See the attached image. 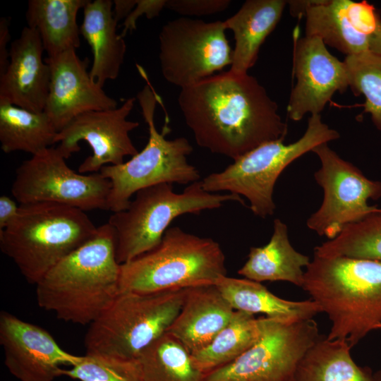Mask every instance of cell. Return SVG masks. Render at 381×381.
Masks as SVG:
<instances>
[{
	"label": "cell",
	"mask_w": 381,
	"mask_h": 381,
	"mask_svg": "<svg viewBox=\"0 0 381 381\" xmlns=\"http://www.w3.org/2000/svg\"><path fill=\"white\" fill-rule=\"evenodd\" d=\"M178 103L198 145L234 161L288 132L277 103L248 73L210 75L181 89Z\"/></svg>",
	"instance_id": "1"
},
{
	"label": "cell",
	"mask_w": 381,
	"mask_h": 381,
	"mask_svg": "<svg viewBox=\"0 0 381 381\" xmlns=\"http://www.w3.org/2000/svg\"><path fill=\"white\" fill-rule=\"evenodd\" d=\"M120 272L114 231L107 223L35 285L37 304L63 321L90 325L120 292Z\"/></svg>",
	"instance_id": "2"
},
{
	"label": "cell",
	"mask_w": 381,
	"mask_h": 381,
	"mask_svg": "<svg viewBox=\"0 0 381 381\" xmlns=\"http://www.w3.org/2000/svg\"><path fill=\"white\" fill-rule=\"evenodd\" d=\"M302 289L327 315V339L344 340L352 348L381 330V261L314 255Z\"/></svg>",
	"instance_id": "3"
},
{
	"label": "cell",
	"mask_w": 381,
	"mask_h": 381,
	"mask_svg": "<svg viewBox=\"0 0 381 381\" xmlns=\"http://www.w3.org/2000/svg\"><path fill=\"white\" fill-rule=\"evenodd\" d=\"M97 230L80 209L49 202L21 204L15 219L0 230V248L36 285Z\"/></svg>",
	"instance_id": "4"
},
{
	"label": "cell",
	"mask_w": 381,
	"mask_h": 381,
	"mask_svg": "<svg viewBox=\"0 0 381 381\" xmlns=\"http://www.w3.org/2000/svg\"><path fill=\"white\" fill-rule=\"evenodd\" d=\"M226 275L225 255L217 241L174 226L157 247L121 265L119 290L155 293L215 285Z\"/></svg>",
	"instance_id": "5"
},
{
	"label": "cell",
	"mask_w": 381,
	"mask_h": 381,
	"mask_svg": "<svg viewBox=\"0 0 381 381\" xmlns=\"http://www.w3.org/2000/svg\"><path fill=\"white\" fill-rule=\"evenodd\" d=\"M138 68L147 81L136 99L147 125L149 137L145 147L131 159L119 165H106L99 171L111 183L108 210L113 212L124 210L131 196L141 189L160 183L189 185L200 179L199 171L188 162L187 157L193 150L188 140L183 137L167 139L169 128L166 126L162 133L157 129L155 112L162 99L144 70L138 66Z\"/></svg>",
	"instance_id": "6"
},
{
	"label": "cell",
	"mask_w": 381,
	"mask_h": 381,
	"mask_svg": "<svg viewBox=\"0 0 381 381\" xmlns=\"http://www.w3.org/2000/svg\"><path fill=\"white\" fill-rule=\"evenodd\" d=\"M228 201L243 203L236 195L205 190L200 181L179 193L170 183L138 190L128 206L113 212L107 222L114 231L117 262L121 265L157 247L169 224L180 215L217 209Z\"/></svg>",
	"instance_id": "7"
},
{
	"label": "cell",
	"mask_w": 381,
	"mask_h": 381,
	"mask_svg": "<svg viewBox=\"0 0 381 381\" xmlns=\"http://www.w3.org/2000/svg\"><path fill=\"white\" fill-rule=\"evenodd\" d=\"M339 138V133L311 115L304 134L296 141L285 144L284 139L265 143L246 153L223 171L212 173L201 181L210 193L228 191L248 199L253 213L261 218L274 214L273 192L283 171L294 160L312 152L318 145Z\"/></svg>",
	"instance_id": "8"
},
{
	"label": "cell",
	"mask_w": 381,
	"mask_h": 381,
	"mask_svg": "<svg viewBox=\"0 0 381 381\" xmlns=\"http://www.w3.org/2000/svg\"><path fill=\"white\" fill-rule=\"evenodd\" d=\"M185 289L120 291L89 325L84 341L85 353L137 358L167 332L181 310Z\"/></svg>",
	"instance_id": "9"
},
{
	"label": "cell",
	"mask_w": 381,
	"mask_h": 381,
	"mask_svg": "<svg viewBox=\"0 0 381 381\" xmlns=\"http://www.w3.org/2000/svg\"><path fill=\"white\" fill-rule=\"evenodd\" d=\"M260 339L233 362L202 381H291L307 350L322 336L313 319L283 321L261 317Z\"/></svg>",
	"instance_id": "10"
},
{
	"label": "cell",
	"mask_w": 381,
	"mask_h": 381,
	"mask_svg": "<svg viewBox=\"0 0 381 381\" xmlns=\"http://www.w3.org/2000/svg\"><path fill=\"white\" fill-rule=\"evenodd\" d=\"M224 21L206 23L181 17L167 22L159 35V60L164 79L181 89L232 64L233 50Z\"/></svg>",
	"instance_id": "11"
},
{
	"label": "cell",
	"mask_w": 381,
	"mask_h": 381,
	"mask_svg": "<svg viewBox=\"0 0 381 381\" xmlns=\"http://www.w3.org/2000/svg\"><path fill=\"white\" fill-rule=\"evenodd\" d=\"M320 167L314 173L323 189L319 209L306 222L309 229L329 239L347 225L381 213V207L368 205L381 198V181L369 179L351 162L340 157L327 143L315 147Z\"/></svg>",
	"instance_id": "12"
},
{
	"label": "cell",
	"mask_w": 381,
	"mask_h": 381,
	"mask_svg": "<svg viewBox=\"0 0 381 381\" xmlns=\"http://www.w3.org/2000/svg\"><path fill=\"white\" fill-rule=\"evenodd\" d=\"M57 147H50L16 169L11 193L21 204L56 202L80 209L107 210L111 183L100 172L71 169Z\"/></svg>",
	"instance_id": "13"
},
{
	"label": "cell",
	"mask_w": 381,
	"mask_h": 381,
	"mask_svg": "<svg viewBox=\"0 0 381 381\" xmlns=\"http://www.w3.org/2000/svg\"><path fill=\"white\" fill-rule=\"evenodd\" d=\"M135 100L131 97L120 107L78 115L57 133L55 143L59 145L56 147L68 159L80 150V141L87 143L92 154L79 166L78 172L81 174L97 173L108 164L123 163L125 157H133L138 152L129 133L140 123L127 119Z\"/></svg>",
	"instance_id": "14"
},
{
	"label": "cell",
	"mask_w": 381,
	"mask_h": 381,
	"mask_svg": "<svg viewBox=\"0 0 381 381\" xmlns=\"http://www.w3.org/2000/svg\"><path fill=\"white\" fill-rule=\"evenodd\" d=\"M293 73L296 83L287 106L290 119L298 121L307 114H320L336 92H344L349 86L344 61L326 48L318 37H300L294 34Z\"/></svg>",
	"instance_id": "15"
},
{
	"label": "cell",
	"mask_w": 381,
	"mask_h": 381,
	"mask_svg": "<svg viewBox=\"0 0 381 381\" xmlns=\"http://www.w3.org/2000/svg\"><path fill=\"white\" fill-rule=\"evenodd\" d=\"M0 344L6 367L20 381H53L61 376V366L73 367L83 357L61 348L44 328L4 310L0 313Z\"/></svg>",
	"instance_id": "16"
},
{
	"label": "cell",
	"mask_w": 381,
	"mask_h": 381,
	"mask_svg": "<svg viewBox=\"0 0 381 381\" xmlns=\"http://www.w3.org/2000/svg\"><path fill=\"white\" fill-rule=\"evenodd\" d=\"M44 60L51 76L44 111L58 133L81 114L117 107L116 100L91 78L87 70L88 59H81L76 50Z\"/></svg>",
	"instance_id": "17"
},
{
	"label": "cell",
	"mask_w": 381,
	"mask_h": 381,
	"mask_svg": "<svg viewBox=\"0 0 381 381\" xmlns=\"http://www.w3.org/2000/svg\"><path fill=\"white\" fill-rule=\"evenodd\" d=\"M306 35L316 36L346 56L369 51L380 14L367 1L321 0L307 10Z\"/></svg>",
	"instance_id": "18"
},
{
	"label": "cell",
	"mask_w": 381,
	"mask_h": 381,
	"mask_svg": "<svg viewBox=\"0 0 381 381\" xmlns=\"http://www.w3.org/2000/svg\"><path fill=\"white\" fill-rule=\"evenodd\" d=\"M38 32L28 26L12 42L9 63L0 75V102L34 111L45 109L50 84V67L42 58Z\"/></svg>",
	"instance_id": "19"
},
{
	"label": "cell",
	"mask_w": 381,
	"mask_h": 381,
	"mask_svg": "<svg viewBox=\"0 0 381 381\" xmlns=\"http://www.w3.org/2000/svg\"><path fill=\"white\" fill-rule=\"evenodd\" d=\"M234 312L215 285L189 287L185 289L181 310L167 332L192 353L206 346Z\"/></svg>",
	"instance_id": "20"
},
{
	"label": "cell",
	"mask_w": 381,
	"mask_h": 381,
	"mask_svg": "<svg viewBox=\"0 0 381 381\" xmlns=\"http://www.w3.org/2000/svg\"><path fill=\"white\" fill-rule=\"evenodd\" d=\"M114 1H88L83 8L80 34L91 47L93 62L91 78L103 87L109 80L116 79L123 63L126 45L117 34L118 22L113 15Z\"/></svg>",
	"instance_id": "21"
},
{
	"label": "cell",
	"mask_w": 381,
	"mask_h": 381,
	"mask_svg": "<svg viewBox=\"0 0 381 381\" xmlns=\"http://www.w3.org/2000/svg\"><path fill=\"white\" fill-rule=\"evenodd\" d=\"M285 0H248L232 16L224 20L234 33L235 47L229 71L246 73L255 64L260 48L279 21Z\"/></svg>",
	"instance_id": "22"
},
{
	"label": "cell",
	"mask_w": 381,
	"mask_h": 381,
	"mask_svg": "<svg viewBox=\"0 0 381 381\" xmlns=\"http://www.w3.org/2000/svg\"><path fill=\"white\" fill-rule=\"evenodd\" d=\"M310 262L308 256L291 246L286 224L275 219L270 241L263 246L251 247L246 262L238 273L260 283L283 281L302 288L303 268H306Z\"/></svg>",
	"instance_id": "23"
},
{
	"label": "cell",
	"mask_w": 381,
	"mask_h": 381,
	"mask_svg": "<svg viewBox=\"0 0 381 381\" xmlns=\"http://www.w3.org/2000/svg\"><path fill=\"white\" fill-rule=\"evenodd\" d=\"M215 286L234 310L252 315L263 313L267 318L283 321L313 319L320 313L312 299L292 301L282 298L260 282L248 279L222 277Z\"/></svg>",
	"instance_id": "24"
},
{
	"label": "cell",
	"mask_w": 381,
	"mask_h": 381,
	"mask_svg": "<svg viewBox=\"0 0 381 381\" xmlns=\"http://www.w3.org/2000/svg\"><path fill=\"white\" fill-rule=\"evenodd\" d=\"M89 0H30L28 26L36 30L47 57H54L80 47L77 16Z\"/></svg>",
	"instance_id": "25"
},
{
	"label": "cell",
	"mask_w": 381,
	"mask_h": 381,
	"mask_svg": "<svg viewBox=\"0 0 381 381\" xmlns=\"http://www.w3.org/2000/svg\"><path fill=\"white\" fill-rule=\"evenodd\" d=\"M344 340L322 336L305 353L291 381H372V374L358 366Z\"/></svg>",
	"instance_id": "26"
},
{
	"label": "cell",
	"mask_w": 381,
	"mask_h": 381,
	"mask_svg": "<svg viewBox=\"0 0 381 381\" xmlns=\"http://www.w3.org/2000/svg\"><path fill=\"white\" fill-rule=\"evenodd\" d=\"M57 131L44 111H31L0 102V143L6 153L36 155L56 144Z\"/></svg>",
	"instance_id": "27"
},
{
	"label": "cell",
	"mask_w": 381,
	"mask_h": 381,
	"mask_svg": "<svg viewBox=\"0 0 381 381\" xmlns=\"http://www.w3.org/2000/svg\"><path fill=\"white\" fill-rule=\"evenodd\" d=\"M261 317L235 310L229 322L202 349L190 353L195 366L204 375L238 358L260 337Z\"/></svg>",
	"instance_id": "28"
},
{
	"label": "cell",
	"mask_w": 381,
	"mask_h": 381,
	"mask_svg": "<svg viewBox=\"0 0 381 381\" xmlns=\"http://www.w3.org/2000/svg\"><path fill=\"white\" fill-rule=\"evenodd\" d=\"M143 381H202L204 374L194 365L190 353L166 332L137 358Z\"/></svg>",
	"instance_id": "29"
},
{
	"label": "cell",
	"mask_w": 381,
	"mask_h": 381,
	"mask_svg": "<svg viewBox=\"0 0 381 381\" xmlns=\"http://www.w3.org/2000/svg\"><path fill=\"white\" fill-rule=\"evenodd\" d=\"M314 255L381 261V213L346 226L336 237L315 247Z\"/></svg>",
	"instance_id": "30"
},
{
	"label": "cell",
	"mask_w": 381,
	"mask_h": 381,
	"mask_svg": "<svg viewBox=\"0 0 381 381\" xmlns=\"http://www.w3.org/2000/svg\"><path fill=\"white\" fill-rule=\"evenodd\" d=\"M349 87L355 95L365 97L364 112L369 113L381 131V55L370 51L346 56Z\"/></svg>",
	"instance_id": "31"
},
{
	"label": "cell",
	"mask_w": 381,
	"mask_h": 381,
	"mask_svg": "<svg viewBox=\"0 0 381 381\" xmlns=\"http://www.w3.org/2000/svg\"><path fill=\"white\" fill-rule=\"evenodd\" d=\"M63 375L80 381H143L137 358L89 353L70 369L63 368Z\"/></svg>",
	"instance_id": "32"
},
{
	"label": "cell",
	"mask_w": 381,
	"mask_h": 381,
	"mask_svg": "<svg viewBox=\"0 0 381 381\" xmlns=\"http://www.w3.org/2000/svg\"><path fill=\"white\" fill-rule=\"evenodd\" d=\"M229 0H167L165 8L182 16L212 15L226 10Z\"/></svg>",
	"instance_id": "33"
},
{
	"label": "cell",
	"mask_w": 381,
	"mask_h": 381,
	"mask_svg": "<svg viewBox=\"0 0 381 381\" xmlns=\"http://www.w3.org/2000/svg\"><path fill=\"white\" fill-rule=\"evenodd\" d=\"M166 3L167 0H137L134 9L124 20L120 36L123 38L128 32L135 29L136 20L141 16L145 15L150 19L157 16L165 8Z\"/></svg>",
	"instance_id": "34"
},
{
	"label": "cell",
	"mask_w": 381,
	"mask_h": 381,
	"mask_svg": "<svg viewBox=\"0 0 381 381\" xmlns=\"http://www.w3.org/2000/svg\"><path fill=\"white\" fill-rule=\"evenodd\" d=\"M9 40V20L6 18H1L0 20V75L5 72L9 63V49H7Z\"/></svg>",
	"instance_id": "35"
},
{
	"label": "cell",
	"mask_w": 381,
	"mask_h": 381,
	"mask_svg": "<svg viewBox=\"0 0 381 381\" xmlns=\"http://www.w3.org/2000/svg\"><path fill=\"white\" fill-rule=\"evenodd\" d=\"M19 206L6 195L0 197V230H3L15 219Z\"/></svg>",
	"instance_id": "36"
},
{
	"label": "cell",
	"mask_w": 381,
	"mask_h": 381,
	"mask_svg": "<svg viewBox=\"0 0 381 381\" xmlns=\"http://www.w3.org/2000/svg\"><path fill=\"white\" fill-rule=\"evenodd\" d=\"M137 0H115L113 6V15L119 22L126 18L135 6Z\"/></svg>",
	"instance_id": "37"
},
{
	"label": "cell",
	"mask_w": 381,
	"mask_h": 381,
	"mask_svg": "<svg viewBox=\"0 0 381 381\" xmlns=\"http://www.w3.org/2000/svg\"><path fill=\"white\" fill-rule=\"evenodd\" d=\"M321 0H291L287 1L291 16L294 17L305 16L308 8L320 3Z\"/></svg>",
	"instance_id": "38"
},
{
	"label": "cell",
	"mask_w": 381,
	"mask_h": 381,
	"mask_svg": "<svg viewBox=\"0 0 381 381\" xmlns=\"http://www.w3.org/2000/svg\"><path fill=\"white\" fill-rule=\"evenodd\" d=\"M369 51L381 55V19L370 37Z\"/></svg>",
	"instance_id": "39"
},
{
	"label": "cell",
	"mask_w": 381,
	"mask_h": 381,
	"mask_svg": "<svg viewBox=\"0 0 381 381\" xmlns=\"http://www.w3.org/2000/svg\"><path fill=\"white\" fill-rule=\"evenodd\" d=\"M372 381H381V370L372 374Z\"/></svg>",
	"instance_id": "40"
}]
</instances>
